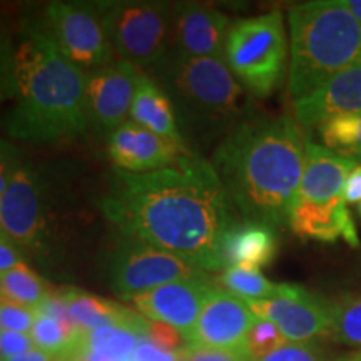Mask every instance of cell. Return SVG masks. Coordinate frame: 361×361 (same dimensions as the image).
Wrapping results in <instances>:
<instances>
[{
  "label": "cell",
  "instance_id": "1",
  "mask_svg": "<svg viewBox=\"0 0 361 361\" xmlns=\"http://www.w3.org/2000/svg\"><path fill=\"white\" fill-rule=\"evenodd\" d=\"M99 207L123 239L173 252L204 273L223 271L221 243L238 221L213 164L196 151L152 173L116 171Z\"/></svg>",
  "mask_w": 361,
  "mask_h": 361
},
{
  "label": "cell",
  "instance_id": "2",
  "mask_svg": "<svg viewBox=\"0 0 361 361\" xmlns=\"http://www.w3.org/2000/svg\"><path fill=\"white\" fill-rule=\"evenodd\" d=\"M306 135L295 117H251L224 137L211 164L241 219L279 229L300 189Z\"/></svg>",
  "mask_w": 361,
  "mask_h": 361
},
{
  "label": "cell",
  "instance_id": "3",
  "mask_svg": "<svg viewBox=\"0 0 361 361\" xmlns=\"http://www.w3.org/2000/svg\"><path fill=\"white\" fill-rule=\"evenodd\" d=\"M13 106L0 129L13 141L54 144L87 133L85 72L57 49L40 17L19 20Z\"/></svg>",
  "mask_w": 361,
  "mask_h": 361
},
{
  "label": "cell",
  "instance_id": "4",
  "mask_svg": "<svg viewBox=\"0 0 361 361\" xmlns=\"http://www.w3.org/2000/svg\"><path fill=\"white\" fill-rule=\"evenodd\" d=\"M147 75L168 92L189 147L221 142L255 117L250 92L238 82L224 59H191L171 52Z\"/></svg>",
  "mask_w": 361,
  "mask_h": 361
},
{
  "label": "cell",
  "instance_id": "5",
  "mask_svg": "<svg viewBox=\"0 0 361 361\" xmlns=\"http://www.w3.org/2000/svg\"><path fill=\"white\" fill-rule=\"evenodd\" d=\"M293 101L308 96L338 72L361 62V24L341 0H311L290 8Z\"/></svg>",
  "mask_w": 361,
  "mask_h": 361
},
{
  "label": "cell",
  "instance_id": "6",
  "mask_svg": "<svg viewBox=\"0 0 361 361\" xmlns=\"http://www.w3.org/2000/svg\"><path fill=\"white\" fill-rule=\"evenodd\" d=\"M54 166L22 164L0 197V229L17 246L39 256L61 250L69 216V188Z\"/></svg>",
  "mask_w": 361,
  "mask_h": 361
},
{
  "label": "cell",
  "instance_id": "7",
  "mask_svg": "<svg viewBox=\"0 0 361 361\" xmlns=\"http://www.w3.org/2000/svg\"><path fill=\"white\" fill-rule=\"evenodd\" d=\"M224 62L251 97H269L283 84L288 66L283 13L273 11L231 22Z\"/></svg>",
  "mask_w": 361,
  "mask_h": 361
},
{
  "label": "cell",
  "instance_id": "8",
  "mask_svg": "<svg viewBox=\"0 0 361 361\" xmlns=\"http://www.w3.org/2000/svg\"><path fill=\"white\" fill-rule=\"evenodd\" d=\"M99 16L116 56L151 74L171 54L173 4L156 0H104Z\"/></svg>",
  "mask_w": 361,
  "mask_h": 361
},
{
  "label": "cell",
  "instance_id": "9",
  "mask_svg": "<svg viewBox=\"0 0 361 361\" xmlns=\"http://www.w3.org/2000/svg\"><path fill=\"white\" fill-rule=\"evenodd\" d=\"M40 19L59 51L80 71H96L116 61L96 2H49Z\"/></svg>",
  "mask_w": 361,
  "mask_h": 361
},
{
  "label": "cell",
  "instance_id": "10",
  "mask_svg": "<svg viewBox=\"0 0 361 361\" xmlns=\"http://www.w3.org/2000/svg\"><path fill=\"white\" fill-rule=\"evenodd\" d=\"M204 274L207 273L173 252L129 239L117 245L109 261L112 288L128 300L168 283Z\"/></svg>",
  "mask_w": 361,
  "mask_h": 361
},
{
  "label": "cell",
  "instance_id": "11",
  "mask_svg": "<svg viewBox=\"0 0 361 361\" xmlns=\"http://www.w3.org/2000/svg\"><path fill=\"white\" fill-rule=\"evenodd\" d=\"M247 306L256 318L276 324L286 341L310 343L329 336L331 303L300 284L281 283L276 295Z\"/></svg>",
  "mask_w": 361,
  "mask_h": 361
},
{
  "label": "cell",
  "instance_id": "12",
  "mask_svg": "<svg viewBox=\"0 0 361 361\" xmlns=\"http://www.w3.org/2000/svg\"><path fill=\"white\" fill-rule=\"evenodd\" d=\"M141 72L123 59L101 69L85 72V116L89 130L107 139L117 128L128 123Z\"/></svg>",
  "mask_w": 361,
  "mask_h": 361
},
{
  "label": "cell",
  "instance_id": "13",
  "mask_svg": "<svg viewBox=\"0 0 361 361\" xmlns=\"http://www.w3.org/2000/svg\"><path fill=\"white\" fill-rule=\"evenodd\" d=\"M107 157L116 171L144 174L174 166L192 149L183 142L161 137L128 121L106 139Z\"/></svg>",
  "mask_w": 361,
  "mask_h": 361
},
{
  "label": "cell",
  "instance_id": "14",
  "mask_svg": "<svg viewBox=\"0 0 361 361\" xmlns=\"http://www.w3.org/2000/svg\"><path fill=\"white\" fill-rule=\"evenodd\" d=\"M213 288L214 283L204 274V276L168 283L129 300L144 318L171 324L183 333L189 343L206 298Z\"/></svg>",
  "mask_w": 361,
  "mask_h": 361
},
{
  "label": "cell",
  "instance_id": "15",
  "mask_svg": "<svg viewBox=\"0 0 361 361\" xmlns=\"http://www.w3.org/2000/svg\"><path fill=\"white\" fill-rule=\"evenodd\" d=\"M231 20L219 8L197 2L173 4L171 52L191 59H224Z\"/></svg>",
  "mask_w": 361,
  "mask_h": 361
},
{
  "label": "cell",
  "instance_id": "16",
  "mask_svg": "<svg viewBox=\"0 0 361 361\" xmlns=\"http://www.w3.org/2000/svg\"><path fill=\"white\" fill-rule=\"evenodd\" d=\"M255 319L256 316L246 301L214 286L206 298L189 345L243 353L246 335Z\"/></svg>",
  "mask_w": 361,
  "mask_h": 361
},
{
  "label": "cell",
  "instance_id": "17",
  "mask_svg": "<svg viewBox=\"0 0 361 361\" xmlns=\"http://www.w3.org/2000/svg\"><path fill=\"white\" fill-rule=\"evenodd\" d=\"M293 104L295 119L303 130L318 129L340 116L361 114V62L338 72Z\"/></svg>",
  "mask_w": 361,
  "mask_h": 361
},
{
  "label": "cell",
  "instance_id": "18",
  "mask_svg": "<svg viewBox=\"0 0 361 361\" xmlns=\"http://www.w3.org/2000/svg\"><path fill=\"white\" fill-rule=\"evenodd\" d=\"M356 166L358 162L353 159L306 137L305 168L295 200L316 204L340 200L346 179Z\"/></svg>",
  "mask_w": 361,
  "mask_h": 361
},
{
  "label": "cell",
  "instance_id": "19",
  "mask_svg": "<svg viewBox=\"0 0 361 361\" xmlns=\"http://www.w3.org/2000/svg\"><path fill=\"white\" fill-rule=\"evenodd\" d=\"M288 226L296 236L310 241L335 243L341 238L351 247L360 246L358 233L343 197L323 204L295 200L288 214Z\"/></svg>",
  "mask_w": 361,
  "mask_h": 361
},
{
  "label": "cell",
  "instance_id": "20",
  "mask_svg": "<svg viewBox=\"0 0 361 361\" xmlns=\"http://www.w3.org/2000/svg\"><path fill=\"white\" fill-rule=\"evenodd\" d=\"M278 233L271 226L236 221L221 243V264L223 271L231 266L259 269L274 261L278 255Z\"/></svg>",
  "mask_w": 361,
  "mask_h": 361
},
{
  "label": "cell",
  "instance_id": "21",
  "mask_svg": "<svg viewBox=\"0 0 361 361\" xmlns=\"http://www.w3.org/2000/svg\"><path fill=\"white\" fill-rule=\"evenodd\" d=\"M71 319L82 333H90L104 326L123 324L137 329L147 340V318L134 313L126 306L82 291L79 288H64L59 290Z\"/></svg>",
  "mask_w": 361,
  "mask_h": 361
},
{
  "label": "cell",
  "instance_id": "22",
  "mask_svg": "<svg viewBox=\"0 0 361 361\" xmlns=\"http://www.w3.org/2000/svg\"><path fill=\"white\" fill-rule=\"evenodd\" d=\"M129 117L133 123L161 137L186 144L179 130L178 117L168 92L146 72L139 74Z\"/></svg>",
  "mask_w": 361,
  "mask_h": 361
},
{
  "label": "cell",
  "instance_id": "23",
  "mask_svg": "<svg viewBox=\"0 0 361 361\" xmlns=\"http://www.w3.org/2000/svg\"><path fill=\"white\" fill-rule=\"evenodd\" d=\"M51 291L47 281L27 263L0 276V298L27 308H37Z\"/></svg>",
  "mask_w": 361,
  "mask_h": 361
},
{
  "label": "cell",
  "instance_id": "24",
  "mask_svg": "<svg viewBox=\"0 0 361 361\" xmlns=\"http://www.w3.org/2000/svg\"><path fill=\"white\" fill-rule=\"evenodd\" d=\"M216 284L219 290L229 293L246 303L268 300L276 295L281 286V283H273L266 278L259 269L241 268V266H231V268L221 271L219 276L216 278Z\"/></svg>",
  "mask_w": 361,
  "mask_h": 361
},
{
  "label": "cell",
  "instance_id": "25",
  "mask_svg": "<svg viewBox=\"0 0 361 361\" xmlns=\"http://www.w3.org/2000/svg\"><path fill=\"white\" fill-rule=\"evenodd\" d=\"M29 335L32 338L35 348L57 356L69 355L78 346V343L82 340L85 333L79 331L78 328L67 326L61 319L54 318L51 314L37 311L34 326Z\"/></svg>",
  "mask_w": 361,
  "mask_h": 361
},
{
  "label": "cell",
  "instance_id": "26",
  "mask_svg": "<svg viewBox=\"0 0 361 361\" xmlns=\"http://www.w3.org/2000/svg\"><path fill=\"white\" fill-rule=\"evenodd\" d=\"M316 130L324 147L361 164V114L335 117Z\"/></svg>",
  "mask_w": 361,
  "mask_h": 361
},
{
  "label": "cell",
  "instance_id": "27",
  "mask_svg": "<svg viewBox=\"0 0 361 361\" xmlns=\"http://www.w3.org/2000/svg\"><path fill=\"white\" fill-rule=\"evenodd\" d=\"M331 303L329 338L340 345L361 348V293L343 295Z\"/></svg>",
  "mask_w": 361,
  "mask_h": 361
},
{
  "label": "cell",
  "instance_id": "28",
  "mask_svg": "<svg viewBox=\"0 0 361 361\" xmlns=\"http://www.w3.org/2000/svg\"><path fill=\"white\" fill-rule=\"evenodd\" d=\"M284 340L283 333L274 323L268 319L256 318L255 323L251 324L250 331H247L245 346H243V353L247 356L250 361H261L266 356L283 346Z\"/></svg>",
  "mask_w": 361,
  "mask_h": 361
},
{
  "label": "cell",
  "instance_id": "29",
  "mask_svg": "<svg viewBox=\"0 0 361 361\" xmlns=\"http://www.w3.org/2000/svg\"><path fill=\"white\" fill-rule=\"evenodd\" d=\"M16 40L11 29V20L0 13V97L2 101L13 99L16 87Z\"/></svg>",
  "mask_w": 361,
  "mask_h": 361
},
{
  "label": "cell",
  "instance_id": "30",
  "mask_svg": "<svg viewBox=\"0 0 361 361\" xmlns=\"http://www.w3.org/2000/svg\"><path fill=\"white\" fill-rule=\"evenodd\" d=\"M261 361H343V358H333L326 350L310 343H291L286 341L278 350L266 356Z\"/></svg>",
  "mask_w": 361,
  "mask_h": 361
},
{
  "label": "cell",
  "instance_id": "31",
  "mask_svg": "<svg viewBox=\"0 0 361 361\" xmlns=\"http://www.w3.org/2000/svg\"><path fill=\"white\" fill-rule=\"evenodd\" d=\"M37 311L0 298V328L4 331L30 333Z\"/></svg>",
  "mask_w": 361,
  "mask_h": 361
},
{
  "label": "cell",
  "instance_id": "32",
  "mask_svg": "<svg viewBox=\"0 0 361 361\" xmlns=\"http://www.w3.org/2000/svg\"><path fill=\"white\" fill-rule=\"evenodd\" d=\"M147 340L159 346L161 350L169 351V353H179L189 345L183 333L171 326L168 323L161 322H147Z\"/></svg>",
  "mask_w": 361,
  "mask_h": 361
},
{
  "label": "cell",
  "instance_id": "33",
  "mask_svg": "<svg viewBox=\"0 0 361 361\" xmlns=\"http://www.w3.org/2000/svg\"><path fill=\"white\" fill-rule=\"evenodd\" d=\"M32 348H35V345L29 333L4 331V329L0 333V358L4 361L16 358Z\"/></svg>",
  "mask_w": 361,
  "mask_h": 361
},
{
  "label": "cell",
  "instance_id": "34",
  "mask_svg": "<svg viewBox=\"0 0 361 361\" xmlns=\"http://www.w3.org/2000/svg\"><path fill=\"white\" fill-rule=\"evenodd\" d=\"M189 361H250L247 356L241 351H229V350H213V348H201V346H188Z\"/></svg>",
  "mask_w": 361,
  "mask_h": 361
},
{
  "label": "cell",
  "instance_id": "35",
  "mask_svg": "<svg viewBox=\"0 0 361 361\" xmlns=\"http://www.w3.org/2000/svg\"><path fill=\"white\" fill-rule=\"evenodd\" d=\"M22 263H25V256L22 252V247L17 246L7 236L0 238V276Z\"/></svg>",
  "mask_w": 361,
  "mask_h": 361
},
{
  "label": "cell",
  "instance_id": "36",
  "mask_svg": "<svg viewBox=\"0 0 361 361\" xmlns=\"http://www.w3.org/2000/svg\"><path fill=\"white\" fill-rule=\"evenodd\" d=\"M133 361H178L179 353H169V351L161 350L154 343L149 340H141L135 346Z\"/></svg>",
  "mask_w": 361,
  "mask_h": 361
},
{
  "label": "cell",
  "instance_id": "37",
  "mask_svg": "<svg viewBox=\"0 0 361 361\" xmlns=\"http://www.w3.org/2000/svg\"><path fill=\"white\" fill-rule=\"evenodd\" d=\"M343 200L346 204H356L361 202V164L351 171L343 188Z\"/></svg>",
  "mask_w": 361,
  "mask_h": 361
},
{
  "label": "cell",
  "instance_id": "38",
  "mask_svg": "<svg viewBox=\"0 0 361 361\" xmlns=\"http://www.w3.org/2000/svg\"><path fill=\"white\" fill-rule=\"evenodd\" d=\"M22 164H24L22 159L2 162V164H0V197H2L4 192L7 191V188H8V184H11L13 174L20 169Z\"/></svg>",
  "mask_w": 361,
  "mask_h": 361
},
{
  "label": "cell",
  "instance_id": "39",
  "mask_svg": "<svg viewBox=\"0 0 361 361\" xmlns=\"http://www.w3.org/2000/svg\"><path fill=\"white\" fill-rule=\"evenodd\" d=\"M17 159H22L20 149L17 147L12 141H8V139L0 137V164H2V162L17 161Z\"/></svg>",
  "mask_w": 361,
  "mask_h": 361
},
{
  "label": "cell",
  "instance_id": "40",
  "mask_svg": "<svg viewBox=\"0 0 361 361\" xmlns=\"http://www.w3.org/2000/svg\"><path fill=\"white\" fill-rule=\"evenodd\" d=\"M54 358H56V356L47 353V351H42L39 348H32V350L25 351V353L16 356V358L7 360V361H52Z\"/></svg>",
  "mask_w": 361,
  "mask_h": 361
},
{
  "label": "cell",
  "instance_id": "41",
  "mask_svg": "<svg viewBox=\"0 0 361 361\" xmlns=\"http://www.w3.org/2000/svg\"><path fill=\"white\" fill-rule=\"evenodd\" d=\"M341 2L351 12V16L361 24V0H341Z\"/></svg>",
  "mask_w": 361,
  "mask_h": 361
},
{
  "label": "cell",
  "instance_id": "42",
  "mask_svg": "<svg viewBox=\"0 0 361 361\" xmlns=\"http://www.w3.org/2000/svg\"><path fill=\"white\" fill-rule=\"evenodd\" d=\"M343 361H361V350L356 351V353H353V355H350V356H345Z\"/></svg>",
  "mask_w": 361,
  "mask_h": 361
},
{
  "label": "cell",
  "instance_id": "43",
  "mask_svg": "<svg viewBox=\"0 0 361 361\" xmlns=\"http://www.w3.org/2000/svg\"><path fill=\"white\" fill-rule=\"evenodd\" d=\"M52 361H74V360H72L71 356H67V355H57Z\"/></svg>",
  "mask_w": 361,
  "mask_h": 361
},
{
  "label": "cell",
  "instance_id": "44",
  "mask_svg": "<svg viewBox=\"0 0 361 361\" xmlns=\"http://www.w3.org/2000/svg\"><path fill=\"white\" fill-rule=\"evenodd\" d=\"M0 238H6V234L2 233V229H0Z\"/></svg>",
  "mask_w": 361,
  "mask_h": 361
},
{
  "label": "cell",
  "instance_id": "45",
  "mask_svg": "<svg viewBox=\"0 0 361 361\" xmlns=\"http://www.w3.org/2000/svg\"><path fill=\"white\" fill-rule=\"evenodd\" d=\"M358 213H360V216H361V202H360V207H358Z\"/></svg>",
  "mask_w": 361,
  "mask_h": 361
},
{
  "label": "cell",
  "instance_id": "46",
  "mask_svg": "<svg viewBox=\"0 0 361 361\" xmlns=\"http://www.w3.org/2000/svg\"><path fill=\"white\" fill-rule=\"evenodd\" d=\"M0 333H2V328H0Z\"/></svg>",
  "mask_w": 361,
  "mask_h": 361
},
{
  "label": "cell",
  "instance_id": "47",
  "mask_svg": "<svg viewBox=\"0 0 361 361\" xmlns=\"http://www.w3.org/2000/svg\"><path fill=\"white\" fill-rule=\"evenodd\" d=\"M0 361H4V360H2V358H0Z\"/></svg>",
  "mask_w": 361,
  "mask_h": 361
},
{
  "label": "cell",
  "instance_id": "48",
  "mask_svg": "<svg viewBox=\"0 0 361 361\" xmlns=\"http://www.w3.org/2000/svg\"><path fill=\"white\" fill-rule=\"evenodd\" d=\"M128 361H133V360H128Z\"/></svg>",
  "mask_w": 361,
  "mask_h": 361
}]
</instances>
